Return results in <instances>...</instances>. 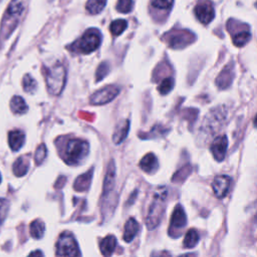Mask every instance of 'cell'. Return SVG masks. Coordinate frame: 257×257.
I'll return each instance as SVG.
<instances>
[{
	"label": "cell",
	"mask_w": 257,
	"mask_h": 257,
	"mask_svg": "<svg viewBox=\"0 0 257 257\" xmlns=\"http://www.w3.org/2000/svg\"><path fill=\"white\" fill-rule=\"evenodd\" d=\"M167 196H168V192L165 187H160L155 192L152 203L149 208L147 218H146V224L148 229L152 230L160 224L165 213Z\"/></svg>",
	"instance_id": "cell-1"
},
{
	"label": "cell",
	"mask_w": 257,
	"mask_h": 257,
	"mask_svg": "<svg viewBox=\"0 0 257 257\" xmlns=\"http://www.w3.org/2000/svg\"><path fill=\"white\" fill-rule=\"evenodd\" d=\"M23 11V4L21 0H12L4 13V17L1 23L0 29V38L5 40L7 39L13 30L16 28L21 13Z\"/></svg>",
	"instance_id": "cell-2"
},
{
	"label": "cell",
	"mask_w": 257,
	"mask_h": 257,
	"mask_svg": "<svg viewBox=\"0 0 257 257\" xmlns=\"http://www.w3.org/2000/svg\"><path fill=\"white\" fill-rule=\"evenodd\" d=\"M45 80L48 92L50 94H60L66 81V71L63 65L57 63L48 68L45 72Z\"/></svg>",
	"instance_id": "cell-3"
},
{
	"label": "cell",
	"mask_w": 257,
	"mask_h": 257,
	"mask_svg": "<svg viewBox=\"0 0 257 257\" xmlns=\"http://www.w3.org/2000/svg\"><path fill=\"white\" fill-rule=\"evenodd\" d=\"M89 145L86 141L80 139H71L68 141L65 149V161L69 165L79 164L88 154Z\"/></svg>",
	"instance_id": "cell-4"
},
{
	"label": "cell",
	"mask_w": 257,
	"mask_h": 257,
	"mask_svg": "<svg viewBox=\"0 0 257 257\" xmlns=\"http://www.w3.org/2000/svg\"><path fill=\"white\" fill-rule=\"evenodd\" d=\"M100 33L95 28H90L84 32L81 38L75 43L76 50L81 53H90L100 44Z\"/></svg>",
	"instance_id": "cell-5"
},
{
	"label": "cell",
	"mask_w": 257,
	"mask_h": 257,
	"mask_svg": "<svg viewBox=\"0 0 257 257\" xmlns=\"http://www.w3.org/2000/svg\"><path fill=\"white\" fill-rule=\"evenodd\" d=\"M78 246L74 237L70 233H63L60 235L56 244L57 256H76L79 255Z\"/></svg>",
	"instance_id": "cell-6"
},
{
	"label": "cell",
	"mask_w": 257,
	"mask_h": 257,
	"mask_svg": "<svg viewBox=\"0 0 257 257\" xmlns=\"http://www.w3.org/2000/svg\"><path fill=\"white\" fill-rule=\"evenodd\" d=\"M186 224H187V217H186L185 211L181 205H177L172 214L169 234L174 238L181 236L182 230L186 227Z\"/></svg>",
	"instance_id": "cell-7"
},
{
	"label": "cell",
	"mask_w": 257,
	"mask_h": 257,
	"mask_svg": "<svg viewBox=\"0 0 257 257\" xmlns=\"http://www.w3.org/2000/svg\"><path fill=\"white\" fill-rule=\"evenodd\" d=\"M194 38V34L188 30H173L165 35L168 44L173 48L184 47L190 44Z\"/></svg>",
	"instance_id": "cell-8"
},
{
	"label": "cell",
	"mask_w": 257,
	"mask_h": 257,
	"mask_svg": "<svg viewBox=\"0 0 257 257\" xmlns=\"http://www.w3.org/2000/svg\"><path fill=\"white\" fill-rule=\"evenodd\" d=\"M119 92V88L113 84L107 85L103 88L98 89L95 91L91 97H90V102L92 104H105L109 101H111Z\"/></svg>",
	"instance_id": "cell-9"
},
{
	"label": "cell",
	"mask_w": 257,
	"mask_h": 257,
	"mask_svg": "<svg viewBox=\"0 0 257 257\" xmlns=\"http://www.w3.org/2000/svg\"><path fill=\"white\" fill-rule=\"evenodd\" d=\"M195 15L198 18V20L203 24H208L209 22H211L215 16V11L212 2L209 0H205L199 3L195 7Z\"/></svg>",
	"instance_id": "cell-10"
},
{
	"label": "cell",
	"mask_w": 257,
	"mask_h": 257,
	"mask_svg": "<svg viewBox=\"0 0 257 257\" xmlns=\"http://www.w3.org/2000/svg\"><path fill=\"white\" fill-rule=\"evenodd\" d=\"M231 185H232V179L229 176L222 175V176L216 177L212 183V188L215 196L220 199L227 196V194L231 189Z\"/></svg>",
	"instance_id": "cell-11"
},
{
	"label": "cell",
	"mask_w": 257,
	"mask_h": 257,
	"mask_svg": "<svg viewBox=\"0 0 257 257\" xmlns=\"http://www.w3.org/2000/svg\"><path fill=\"white\" fill-rule=\"evenodd\" d=\"M228 148V139L226 136H220L215 138L213 143L211 144L210 150L217 162H222L225 158L226 152Z\"/></svg>",
	"instance_id": "cell-12"
},
{
	"label": "cell",
	"mask_w": 257,
	"mask_h": 257,
	"mask_svg": "<svg viewBox=\"0 0 257 257\" xmlns=\"http://www.w3.org/2000/svg\"><path fill=\"white\" fill-rule=\"evenodd\" d=\"M114 183H115V167H114V163L111 161L108 165V168L104 177L102 197H105L110 194V192L114 188Z\"/></svg>",
	"instance_id": "cell-13"
},
{
	"label": "cell",
	"mask_w": 257,
	"mask_h": 257,
	"mask_svg": "<svg viewBox=\"0 0 257 257\" xmlns=\"http://www.w3.org/2000/svg\"><path fill=\"white\" fill-rule=\"evenodd\" d=\"M130 131V121L127 119H122L116 124V127L112 135V142L115 145H119L127 136Z\"/></svg>",
	"instance_id": "cell-14"
},
{
	"label": "cell",
	"mask_w": 257,
	"mask_h": 257,
	"mask_svg": "<svg viewBox=\"0 0 257 257\" xmlns=\"http://www.w3.org/2000/svg\"><path fill=\"white\" fill-rule=\"evenodd\" d=\"M140 167L142 168V170L146 173H154L158 167H159V163H158V159L157 157L153 154V153H149L147 154L140 162Z\"/></svg>",
	"instance_id": "cell-15"
},
{
	"label": "cell",
	"mask_w": 257,
	"mask_h": 257,
	"mask_svg": "<svg viewBox=\"0 0 257 257\" xmlns=\"http://www.w3.org/2000/svg\"><path fill=\"white\" fill-rule=\"evenodd\" d=\"M25 142V135L23 132L15 130L9 133L8 135V143L12 151L16 152L22 148Z\"/></svg>",
	"instance_id": "cell-16"
},
{
	"label": "cell",
	"mask_w": 257,
	"mask_h": 257,
	"mask_svg": "<svg viewBox=\"0 0 257 257\" xmlns=\"http://www.w3.org/2000/svg\"><path fill=\"white\" fill-rule=\"evenodd\" d=\"M140 226L139 223L134 219V218H130L125 224H124V231H123V240L125 242H131L137 235V233L139 232Z\"/></svg>",
	"instance_id": "cell-17"
},
{
	"label": "cell",
	"mask_w": 257,
	"mask_h": 257,
	"mask_svg": "<svg viewBox=\"0 0 257 257\" xmlns=\"http://www.w3.org/2000/svg\"><path fill=\"white\" fill-rule=\"evenodd\" d=\"M116 246V239L113 235H108L100 241V252L104 256H109L113 253Z\"/></svg>",
	"instance_id": "cell-18"
},
{
	"label": "cell",
	"mask_w": 257,
	"mask_h": 257,
	"mask_svg": "<svg viewBox=\"0 0 257 257\" xmlns=\"http://www.w3.org/2000/svg\"><path fill=\"white\" fill-rule=\"evenodd\" d=\"M29 168V157L28 156H23L18 158L14 164H13V173L17 177H22L24 176Z\"/></svg>",
	"instance_id": "cell-19"
},
{
	"label": "cell",
	"mask_w": 257,
	"mask_h": 257,
	"mask_svg": "<svg viewBox=\"0 0 257 257\" xmlns=\"http://www.w3.org/2000/svg\"><path fill=\"white\" fill-rule=\"evenodd\" d=\"M92 170H89L87 173L80 175L74 182V189L78 192H82L86 190L91 182L92 179Z\"/></svg>",
	"instance_id": "cell-20"
},
{
	"label": "cell",
	"mask_w": 257,
	"mask_h": 257,
	"mask_svg": "<svg viewBox=\"0 0 257 257\" xmlns=\"http://www.w3.org/2000/svg\"><path fill=\"white\" fill-rule=\"evenodd\" d=\"M10 107L14 113H25L28 110V106L26 105L25 100L18 95L12 97L10 101Z\"/></svg>",
	"instance_id": "cell-21"
},
{
	"label": "cell",
	"mask_w": 257,
	"mask_h": 257,
	"mask_svg": "<svg viewBox=\"0 0 257 257\" xmlns=\"http://www.w3.org/2000/svg\"><path fill=\"white\" fill-rule=\"evenodd\" d=\"M199 233L196 229H190L187 231L184 239V247L190 249L195 247L199 242Z\"/></svg>",
	"instance_id": "cell-22"
},
{
	"label": "cell",
	"mask_w": 257,
	"mask_h": 257,
	"mask_svg": "<svg viewBox=\"0 0 257 257\" xmlns=\"http://www.w3.org/2000/svg\"><path fill=\"white\" fill-rule=\"evenodd\" d=\"M44 224L40 220H34L29 226V232L32 238L40 239L44 233Z\"/></svg>",
	"instance_id": "cell-23"
},
{
	"label": "cell",
	"mask_w": 257,
	"mask_h": 257,
	"mask_svg": "<svg viewBox=\"0 0 257 257\" xmlns=\"http://www.w3.org/2000/svg\"><path fill=\"white\" fill-rule=\"evenodd\" d=\"M106 0H87L85 8L91 14L99 13L105 6Z\"/></svg>",
	"instance_id": "cell-24"
},
{
	"label": "cell",
	"mask_w": 257,
	"mask_h": 257,
	"mask_svg": "<svg viewBox=\"0 0 257 257\" xmlns=\"http://www.w3.org/2000/svg\"><path fill=\"white\" fill-rule=\"evenodd\" d=\"M250 38H251L250 32H248V31H240V32L236 33L233 36V43L236 46L241 47V46H244L246 43H248Z\"/></svg>",
	"instance_id": "cell-25"
},
{
	"label": "cell",
	"mask_w": 257,
	"mask_h": 257,
	"mask_svg": "<svg viewBox=\"0 0 257 257\" xmlns=\"http://www.w3.org/2000/svg\"><path fill=\"white\" fill-rule=\"evenodd\" d=\"M126 26H127V22L124 19H117L111 22L109 26V30L113 35L117 36L123 32Z\"/></svg>",
	"instance_id": "cell-26"
},
{
	"label": "cell",
	"mask_w": 257,
	"mask_h": 257,
	"mask_svg": "<svg viewBox=\"0 0 257 257\" xmlns=\"http://www.w3.org/2000/svg\"><path fill=\"white\" fill-rule=\"evenodd\" d=\"M173 87H174V79L172 77H166L159 84L158 90L161 94H167L172 90Z\"/></svg>",
	"instance_id": "cell-27"
},
{
	"label": "cell",
	"mask_w": 257,
	"mask_h": 257,
	"mask_svg": "<svg viewBox=\"0 0 257 257\" xmlns=\"http://www.w3.org/2000/svg\"><path fill=\"white\" fill-rule=\"evenodd\" d=\"M231 70H229L228 68H225L222 72H221V74L219 75V77H218V79H217V84L220 86V87H227L230 83H231V79H232V77L231 76H229L228 77V75H231Z\"/></svg>",
	"instance_id": "cell-28"
},
{
	"label": "cell",
	"mask_w": 257,
	"mask_h": 257,
	"mask_svg": "<svg viewBox=\"0 0 257 257\" xmlns=\"http://www.w3.org/2000/svg\"><path fill=\"white\" fill-rule=\"evenodd\" d=\"M22 85L25 91L32 92L36 88V81L30 74H25L22 80Z\"/></svg>",
	"instance_id": "cell-29"
},
{
	"label": "cell",
	"mask_w": 257,
	"mask_h": 257,
	"mask_svg": "<svg viewBox=\"0 0 257 257\" xmlns=\"http://www.w3.org/2000/svg\"><path fill=\"white\" fill-rule=\"evenodd\" d=\"M46 154H47V149H46V146L44 144H41L38 146V148L36 149V152H35V156H34V160H35V164L36 165H40L45 157H46Z\"/></svg>",
	"instance_id": "cell-30"
},
{
	"label": "cell",
	"mask_w": 257,
	"mask_h": 257,
	"mask_svg": "<svg viewBox=\"0 0 257 257\" xmlns=\"http://www.w3.org/2000/svg\"><path fill=\"white\" fill-rule=\"evenodd\" d=\"M133 8V0H118L116 9L120 13H128Z\"/></svg>",
	"instance_id": "cell-31"
},
{
	"label": "cell",
	"mask_w": 257,
	"mask_h": 257,
	"mask_svg": "<svg viewBox=\"0 0 257 257\" xmlns=\"http://www.w3.org/2000/svg\"><path fill=\"white\" fill-rule=\"evenodd\" d=\"M9 210V202L5 199L0 198V225L4 221Z\"/></svg>",
	"instance_id": "cell-32"
},
{
	"label": "cell",
	"mask_w": 257,
	"mask_h": 257,
	"mask_svg": "<svg viewBox=\"0 0 257 257\" xmlns=\"http://www.w3.org/2000/svg\"><path fill=\"white\" fill-rule=\"evenodd\" d=\"M151 3L158 9H168L172 6L173 0H151Z\"/></svg>",
	"instance_id": "cell-33"
},
{
	"label": "cell",
	"mask_w": 257,
	"mask_h": 257,
	"mask_svg": "<svg viewBox=\"0 0 257 257\" xmlns=\"http://www.w3.org/2000/svg\"><path fill=\"white\" fill-rule=\"evenodd\" d=\"M107 72H108V65L105 62L101 63L96 70V81L102 79L107 74Z\"/></svg>",
	"instance_id": "cell-34"
},
{
	"label": "cell",
	"mask_w": 257,
	"mask_h": 257,
	"mask_svg": "<svg viewBox=\"0 0 257 257\" xmlns=\"http://www.w3.org/2000/svg\"><path fill=\"white\" fill-rule=\"evenodd\" d=\"M34 254H39V255H42V253H41V252H38V251H37V252H32L30 255H34Z\"/></svg>",
	"instance_id": "cell-35"
},
{
	"label": "cell",
	"mask_w": 257,
	"mask_h": 257,
	"mask_svg": "<svg viewBox=\"0 0 257 257\" xmlns=\"http://www.w3.org/2000/svg\"><path fill=\"white\" fill-rule=\"evenodd\" d=\"M254 125L257 127V115H256V117H255V119H254Z\"/></svg>",
	"instance_id": "cell-36"
},
{
	"label": "cell",
	"mask_w": 257,
	"mask_h": 257,
	"mask_svg": "<svg viewBox=\"0 0 257 257\" xmlns=\"http://www.w3.org/2000/svg\"><path fill=\"white\" fill-rule=\"evenodd\" d=\"M0 183H1V175H0Z\"/></svg>",
	"instance_id": "cell-37"
}]
</instances>
